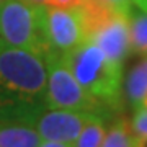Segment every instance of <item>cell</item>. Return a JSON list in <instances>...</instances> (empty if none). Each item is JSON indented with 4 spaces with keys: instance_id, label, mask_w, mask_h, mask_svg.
<instances>
[{
    "instance_id": "4",
    "label": "cell",
    "mask_w": 147,
    "mask_h": 147,
    "mask_svg": "<svg viewBox=\"0 0 147 147\" xmlns=\"http://www.w3.org/2000/svg\"><path fill=\"white\" fill-rule=\"evenodd\" d=\"M42 34L46 57H65L88 39L87 20L82 5L53 7L42 5Z\"/></svg>"
},
{
    "instance_id": "14",
    "label": "cell",
    "mask_w": 147,
    "mask_h": 147,
    "mask_svg": "<svg viewBox=\"0 0 147 147\" xmlns=\"http://www.w3.org/2000/svg\"><path fill=\"white\" fill-rule=\"evenodd\" d=\"M132 3L136 7H139L141 10L147 11V0H132Z\"/></svg>"
},
{
    "instance_id": "8",
    "label": "cell",
    "mask_w": 147,
    "mask_h": 147,
    "mask_svg": "<svg viewBox=\"0 0 147 147\" xmlns=\"http://www.w3.org/2000/svg\"><path fill=\"white\" fill-rule=\"evenodd\" d=\"M101 147H142V141L132 131L131 123L124 116H118L105 132Z\"/></svg>"
},
{
    "instance_id": "13",
    "label": "cell",
    "mask_w": 147,
    "mask_h": 147,
    "mask_svg": "<svg viewBox=\"0 0 147 147\" xmlns=\"http://www.w3.org/2000/svg\"><path fill=\"white\" fill-rule=\"evenodd\" d=\"M38 147H74V144H67V142H57V141H44Z\"/></svg>"
},
{
    "instance_id": "15",
    "label": "cell",
    "mask_w": 147,
    "mask_h": 147,
    "mask_svg": "<svg viewBox=\"0 0 147 147\" xmlns=\"http://www.w3.org/2000/svg\"><path fill=\"white\" fill-rule=\"evenodd\" d=\"M0 3H2V0H0Z\"/></svg>"
},
{
    "instance_id": "9",
    "label": "cell",
    "mask_w": 147,
    "mask_h": 147,
    "mask_svg": "<svg viewBox=\"0 0 147 147\" xmlns=\"http://www.w3.org/2000/svg\"><path fill=\"white\" fill-rule=\"evenodd\" d=\"M124 93L134 110L144 105L147 98V57L129 72L124 84Z\"/></svg>"
},
{
    "instance_id": "6",
    "label": "cell",
    "mask_w": 147,
    "mask_h": 147,
    "mask_svg": "<svg viewBox=\"0 0 147 147\" xmlns=\"http://www.w3.org/2000/svg\"><path fill=\"white\" fill-rule=\"evenodd\" d=\"M92 113L95 111L64 110V108L46 110L36 121V131L42 141L74 144Z\"/></svg>"
},
{
    "instance_id": "3",
    "label": "cell",
    "mask_w": 147,
    "mask_h": 147,
    "mask_svg": "<svg viewBox=\"0 0 147 147\" xmlns=\"http://www.w3.org/2000/svg\"><path fill=\"white\" fill-rule=\"evenodd\" d=\"M42 5L30 0H2L0 44L23 47L46 56L42 34Z\"/></svg>"
},
{
    "instance_id": "1",
    "label": "cell",
    "mask_w": 147,
    "mask_h": 147,
    "mask_svg": "<svg viewBox=\"0 0 147 147\" xmlns=\"http://www.w3.org/2000/svg\"><path fill=\"white\" fill-rule=\"evenodd\" d=\"M62 59L82 88L108 115L123 108V67L111 62L92 39H87Z\"/></svg>"
},
{
    "instance_id": "2",
    "label": "cell",
    "mask_w": 147,
    "mask_h": 147,
    "mask_svg": "<svg viewBox=\"0 0 147 147\" xmlns=\"http://www.w3.org/2000/svg\"><path fill=\"white\" fill-rule=\"evenodd\" d=\"M46 88L47 67L41 54L0 44V100L46 106Z\"/></svg>"
},
{
    "instance_id": "12",
    "label": "cell",
    "mask_w": 147,
    "mask_h": 147,
    "mask_svg": "<svg viewBox=\"0 0 147 147\" xmlns=\"http://www.w3.org/2000/svg\"><path fill=\"white\" fill-rule=\"evenodd\" d=\"M100 3H103L105 7H108L110 10L116 11V13H121V15L127 16L129 11L132 8V0H98Z\"/></svg>"
},
{
    "instance_id": "10",
    "label": "cell",
    "mask_w": 147,
    "mask_h": 147,
    "mask_svg": "<svg viewBox=\"0 0 147 147\" xmlns=\"http://www.w3.org/2000/svg\"><path fill=\"white\" fill-rule=\"evenodd\" d=\"M129 36H131V53L147 56V11L132 5L129 15Z\"/></svg>"
},
{
    "instance_id": "11",
    "label": "cell",
    "mask_w": 147,
    "mask_h": 147,
    "mask_svg": "<svg viewBox=\"0 0 147 147\" xmlns=\"http://www.w3.org/2000/svg\"><path fill=\"white\" fill-rule=\"evenodd\" d=\"M105 131V115L92 113L79 137L74 142V147H101Z\"/></svg>"
},
{
    "instance_id": "5",
    "label": "cell",
    "mask_w": 147,
    "mask_h": 147,
    "mask_svg": "<svg viewBox=\"0 0 147 147\" xmlns=\"http://www.w3.org/2000/svg\"><path fill=\"white\" fill-rule=\"evenodd\" d=\"M44 61L47 67V110H53V108L84 110L108 116V113L101 108L100 103L82 88V85L77 82L72 70L64 62L62 57H46Z\"/></svg>"
},
{
    "instance_id": "7",
    "label": "cell",
    "mask_w": 147,
    "mask_h": 147,
    "mask_svg": "<svg viewBox=\"0 0 147 147\" xmlns=\"http://www.w3.org/2000/svg\"><path fill=\"white\" fill-rule=\"evenodd\" d=\"M41 136L26 123H0V147H38Z\"/></svg>"
}]
</instances>
